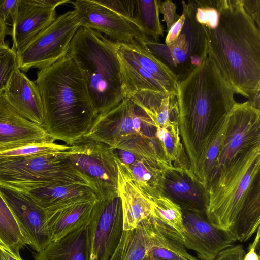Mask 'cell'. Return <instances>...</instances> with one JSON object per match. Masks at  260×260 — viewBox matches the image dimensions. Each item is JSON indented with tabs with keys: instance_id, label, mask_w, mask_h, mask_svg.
Returning a JSON list of instances; mask_svg holds the SVG:
<instances>
[{
	"instance_id": "cell-1",
	"label": "cell",
	"mask_w": 260,
	"mask_h": 260,
	"mask_svg": "<svg viewBox=\"0 0 260 260\" xmlns=\"http://www.w3.org/2000/svg\"><path fill=\"white\" fill-rule=\"evenodd\" d=\"M199 24L208 57L235 93L250 99L260 91V31L241 0H214Z\"/></svg>"
},
{
	"instance_id": "cell-2",
	"label": "cell",
	"mask_w": 260,
	"mask_h": 260,
	"mask_svg": "<svg viewBox=\"0 0 260 260\" xmlns=\"http://www.w3.org/2000/svg\"><path fill=\"white\" fill-rule=\"evenodd\" d=\"M234 94L207 56L199 65L178 76L176 97L180 135L196 176L202 150L236 103Z\"/></svg>"
},
{
	"instance_id": "cell-3",
	"label": "cell",
	"mask_w": 260,
	"mask_h": 260,
	"mask_svg": "<svg viewBox=\"0 0 260 260\" xmlns=\"http://www.w3.org/2000/svg\"><path fill=\"white\" fill-rule=\"evenodd\" d=\"M35 82L43 103L45 128L55 141L70 146L88 133L98 114L84 77L69 53L40 70Z\"/></svg>"
},
{
	"instance_id": "cell-4",
	"label": "cell",
	"mask_w": 260,
	"mask_h": 260,
	"mask_svg": "<svg viewBox=\"0 0 260 260\" xmlns=\"http://www.w3.org/2000/svg\"><path fill=\"white\" fill-rule=\"evenodd\" d=\"M260 145L238 154L209 184L206 215L214 227L234 242L249 240L243 212L250 193L260 179Z\"/></svg>"
},
{
	"instance_id": "cell-5",
	"label": "cell",
	"mask_w": 260,
	"mask_h": 260,
	"mask_svg": "<svg viewBox=\"0 0 260 260\" xmlns=\"http://www.w3.org/2000/svg\"><path fill=\"white\" fill-rule=\"evenodd\" d=\"M68 53L84 77L98 115L125 98L114 42L93 29L80 27L71 41Z\"/></svg>"
},
{
	"instance_id": "cell-6",
	"label": "cell",
	"mask_w": 260,
	"mask_h": 260,
	"mask_svg": "<svg viewBox=\"0 0 260 260\" xmlns=\"http://www.w3.org/2000/svg\"><path fill=\"white\" fill-rule=\"evenodd\" d=\"M156 131L154 123L143 109L131 98H125L109 111L99 115L85 136L113 149L163 157Z\"/></svg>"
},
{
	"instance_id": "cell-7",
	"label": "cell",
	"mask_w": 260,
	"mask_h": 260,
	"mask_svg": "<svg viewBox=\"0 0 260 260\" xmlns=\"http://www.w3.org/2000/svg\"><path fill=\"white\" fill-rule=\"evenodd\" d=\"M79 183L95 192L93 183L74 165L67 151L0 158V186L28 192L51 185Z\"/></svg>"
},
{
	"instance_id": "cell-8",
	"label": "cell",
	"mask_w": 260,
	"mask_h": 260,
	"mask_svg": "<svg viewBox=\"0 0 260 260\" xmlns=\"http://www.w3.org/2000/svg\"><path fill=\"white\" fill-rule=\"evenodd\" d=\"M125 98L141 91L177 94L178 75L143 45L115 42Z\"/></svg>"
},
{
	"instance_id": "cell-9",
	"label": "cell",
	"mask_w": 260,
	"mask_h": 260,
	"mask_svg": "<svg viewBox=\"0 0 260 260\" xmlns=\"http://www.w3.org/2000/svg\"><path fill=\"white\" fill-rule=\"evenodd\" d=\"M75 10L57 17L26 46L16 52L18 68L23 72L31 68H48L64 57L70 43L81 27Z\"/></svg>"
},
{
	"instance_id": "cell-10",
	"label": "cell",
	"mask_w": 260,
	"mask_h": 260,
	"mask_svg": "<svg viewBox=\"0 0 260 260\" xmlns=\"http://www.w3.org/2000/svg\"><path fill=\"white\" fill-rule=\"evenodd\" d=\"M75 167L91 180L97 200L118 195V170L113 149L84 136L76 140L67 151Z\"/></svg>"
},
{
	"instance_id": "cell-11",
	"label": "cell",
	"mask_w": 260,
	"mask_h": 260,
	"mask_svg": "<svg viewBox=\"0 0 260 260\" xmlns=\"http://www.w3.org/2000/svg\"><path fill=\"white\" fill-rule=\"evenodd\" d=\"M123 231L119 194L105 200H96L86 229V260H109Z\"/></svg>"
},
{
	"instance_id": "cell-12",
	"label": "cell",
	"mask_w": 260,
	"mask_h": 260,
	"mask_svg": "<svg viewBox=\"0 0 260 260\" xmlns=\"http://www.w3.org/2000/svg\"><path fill=\"white\" fill-rule=\"evenodd\" d=\"M257 145H260V109L247 101L236 102L226 115L220 152L209 184L238 154Z\"/></svg>"
},
{
	"instance_id": "cell-13",
	"label": "cell",
	"mask_w": 260,
	"mask_h": 260,
	"mask_svg": "<svg viewBox=\"0 0 260 260\" xmlns=\"http://www.w3.org/2000/svg\"><path fill=\"white\" fill-rule=\"evenodd\" d=\"M81 20V27L108 36L115 42L137 43L143 45L149 39L134 22L94 0L70 1Z\"/></svg>"
},
{
	"instance_id": "cell-14",
	"label": "cell",
	"mask_w": 260,
	"mask_h": 260,
	"mask_svg": "<svg viewBox=\"0 0 260 260\" xmlns=\"http://www.w3.org/2000/svg\"><path fill=\"white\" fill-rule=\"evenodd\" d=\"M0 194L14 216L26 245L37 252L51 242L46 212L28 192L0 186Z\"/></svg>"
},
{
	"instance_id": "cell-15",
	"label": "cell",
	"mask_w": 260,
	"mask_h": 260,
	"mask_svg": "<svg viewBox=\"0 0 260 260\" xmlns=\"http://www.w3.org/2000/svg\"><path fill=\"white\" fill-rule=\"evenodd\" d=\"M181 210L184 246L195 251L200 260H214L233 245L234 242L225 232L212 225L205 213Z\"/></svg>"
},
{
	"instance_id": "cell-16",
	"label": "cell",
	"mask_w": 260,
	"mask_h": 260,
	"mask_svg": "<svg viewBox=\"0 0 260 260\" xmlns=\"http://www.w3.org/2000/svg\"><path fill=\"white\" fill-rule=\"evenodd\" d=\"M44 128L21 115L0 93V149L31 143L54 142Z\"/></svg>"
},
{
	"instance_id": "cell-17",
	"label": "cell",
	"mask_w": 260,
	"mask_h": 260,
	"mask_svg": "<svg viewBox=\"0 0 260 260\" xmlns=\"http://www.w3.org/2000/svg\"><path fill=\"white\" fill-rule=\"evenodd\" d=\"M56 18L55 9L42 0H18L10 35L16 52L31 41Z\"/></svg>"
},
{
	"instance_id": "cell-18",
	"label": "cell",
	"mask_w": 260,
	"mask_h": 260,
	"mask_svg": "<svg viewBox=\"0 0 260 260\" xmlns=\"http://www.w3.org/2000/svg\"><path fill=\"white\" fill-rule=\"evenodd\" d=\"M164 196L181 209L206 213L208 193L192 171L173 168L167 171Z\"/></svg>"
},
{
	"instance_id": "cell-19",
	"label": "cell",
	"mask_w": 260,
	"mask_h": 260,
	"mask_svg": "<svg viewBox=\"0 0 260 260\" xmlns=\"http://www.w3.org/2000/svg\"><path fill=\"white\" fill-rule=\"evenodd\" d=\"M8 102L21 115L45 128L44 112L39 88L18 68L4 91Z\"/></svg>"
},
{
	"instance_id": "cell-20",
	"label": "cell",
	"mask_w": 260,
	"mask_h": 260,
	"mask_svg": "<svg viewBox=\"0 0 260 260\" xmlns=\"http://www.w3.org/2000/svg\"><path fill=\"white\" fill-rule=\"evenodd\" d=\"M118 170V191L121 200L123 230L136 228L151 214L152 203L138 188L127 169L116 158Z\"/></svg>"
},
{
	"instance_id": "cell-21",
	"label": "cell",
	"mask_w": 260,
	"mask_h": 260,
	"mask_svg": "<svg viewBox=\"0 0 260 260\" xmlns=\"http://www.w3.org/2000/svg\"><path fill=\"white\" fill-rule=\"evenodd\" d=\"M135 155L131 164L123 166L135 184L150 200L164 196L165 174L173 166L162 157Z\"/></svg>"
},
{
	"instance_id": "cell-22",
	"label": "cell",
	"mask_w": 260,
	"mask_h": 260,
	"mask_svg": "<svg viewBox=\"0 0 260 260\" xmlns=\"http://www.w3.org/2000/svg\"><path fill=\"white\" fill-rule=\"evenodd\" d=\"M28 192L46 211L79 202L97 200L96 194L92 188L79 183L48 186Z\"/></svg>"
},
{
	"instance_id": "cell-23",
	"label": "cell",
	"mask_w": 260,
	"mask_h": 260,
	"mask_svg": "<svg viewBox=\"0 0 260 260\" xmlns=\"http://www.w3.org/2000/svg\"><path fill=\"white\" fill-rule=\"evenodd\" d=\"M147 221L151 241L148 257L152 260H198L187 252L180 234L161 225L150 216Z\"/></svg>"
},
{
	"instance_id": "cell-24",
	"label": "cell",
	"mask_w": 260,
	"mask_h": 260,
	"mask_svg": "<svg viewBox=\"0 0 260 260\" xmlns=\"http://www.w3.org/2000/svg\"><path fill=\"white\" fill-rule=\"evenodd\" d=\"M95 201L79 202L46 211L51 241L58 240L72 231L88 223Z\"/></svg>"
},
{
	"instance_id": "cell-25",
	"label": "cell",
	"mask_w": 260,
	"mask_h": 260,
	"mask_svg": "<svg viewBox=\"0 0 260 260\" xmlns=\"http://www.w3.org/2000/svg\"><path fill=\"white\" fill-rule=\"evenodd\" d=\"M147 113L156 127L178 122L176 95L153 91H141L130 97Z\"/></svg>"
},
{
	"instance_id": "cell-26",
	"label": "cell",
	"mask_w": 260,
	"mask_h": 260,
	"mask_svg": "<svg viewBox=\"0 0 260 260\" xmlns=\"http://www.w3.org/2000/svg\"><path fill=\"white\" fill-rule=\"evenodd\" d=\"M87 224L77 228L58 240L51 241L34 254L35 260H86Z\"/></svg>"
},
{
	"instance_id": "cell-27",
	"label": "cell",
	"mask_w": 260,
	"mask_h": 260,
	"mask_svg": "<svg viewBox=\"0 0 260 260\" xmlns=\"http://www.w3.org/2000/svg\"><path fill=\"white\" fill-rule=\"evenodd\" d=\"M147 219L133 230H123L119 244L109 260H146L151 247Z\"/></svg>"
},
{
	"instance_id": "cell-28",
	"label": "cell",
	"mask_w": 260,
	"mask_h": 260,
	"mask_svg": "<svg viewBox=\"0 0 260 260\" xmlns=\"http://www.w3.org/2000/svg\"><path fill=\"white\" fill-rule=\"evenodd\" d=\"M156 138L167 162L176 169L192 171L181 141L178 122L156 127Z\"/></svg>"
},
{
	"instance_id": "cell-29",
	"label": "cell",
	"mask_w": 260,
	"mask_h": 260,
	"mask_svg": "<svg viewBox=\"0 0 260 260\" xmlns=\"http://www.w3.org/2000/svg\"><path fill=\"white\" fill-rule=\"evenodd\" d=\"M225 117L214 131L198 160L196 177L207 191L219 156L225 128Z\"/></svg>"
},
{
	"instance_id": "cell-30",
	"label": "cell",
	"mask_w": 260,
	"mask_h": 260,
	"mask_svg": "<svg viewBox=\"0 0 260 260\" xmlns=\"http://www.w3.org/2000/svg\"><path fill=\"white\" fill-rule=\"evenodd\" d=\"M161 1L136 0L133 20L142 32L152 40L157 42L164 36V27L159 18Z\"/></svg>"
},
{
	"instance_id": "cell-31",
	"label": "cell",
	"mask_w": 260,
	"mask_h": 260,
	"mask_svg": "<svg viewBox=\"0 0 260 260\" xmlns=\"http://www.w3.org/2000/svg\"><path fill=\"white\" fill-rule=\"evenodd\" d=\"M0 242L17 257L26 245L25 240L11 210L0 194Z\"/></svg>"
},
{
	"instance_id": "cell-32",
	"label": "cell",
	"mask_w": 260,
	"mask_h": 260,
	"mask_svg": "<svg viewBox=\"0 0 260 260\" xmlns=\"http://www.w3.org/2000/svg\"><path fill=\"white\" fill-rule=\"evenodd\" d=\"M151 201L150 216L161 225L174 230L182 236V213L180 206L165 196L155 198Z\"/></svg>"
},
{
	"instance_id": "cell-33",
	"label": "cell",
	"mask_w": 260,
	"mask_h": 260,
	"mask_svg": "<svg viewBox=\"0 0 260 260\" xmlns=\"http://www.w3.org/2000/svg\"><path fill=\"white\" fill-rule=\"evenodd\" d=\"M70 146L55 142L31 143L13 148L0 149V158L25 157L68 150Z\"/></svg>"
},
{
	"instance_id": "cell-34",
	"label": "cell",
	"mask_w": 260,
	"mask_h": 260,
	"mask_svg": "<svg viewBox=\"0 0 260 260\" xmlns=\"http://www.w3.org/2000/svg\"><path fill=\"white\" fill-rule=\"evenodd\" d=\"M18 68L16 51L10 48L0 55V93L4 91L12 75Z\"/></svg>"
},
{
	"instance_id": "cell-35",
	"label": "cell",
	"mask_w": 260,
	"mask_h": 260,
	"mask_svg": "<svg viewBox=\"0 0 260 260\" xmlns=\"http://www.w3.org/2000/svg\"><path fill=\"white\" fill-rule=\"evenodd\" d=\"M95 2L116 13L133 19L136 10V0H94Z\"/></svg>"
},
{
	"instance_id": "cell-36",
	"label": "cell",
	"mask_w": 260,
	"mask_h": 260,
	"mask_svg": "<svg viewBox=\"0 0 260 260\" xmlns=\"http://www.w3.org/2000/svg\"><path fill=\"white\" fill-rule=\"evenodd\" d=\"M176 4L171 0L160 2L159 12L162 15V21L166 24L167 32L180 17L176 13Z\"/></svg>"
},
{
	"instance_id": "cell-37",
	"label": "cell",
	"mask_w": 260,
	"mask_h": 260,
	"mask_svg": "<svg viewBox=\"0 0 260 260\" xmlns=\"http://www.w3.org/2000/svg\"><path fill=\"white\" fill-rule=\"evenodd\" d=\"M18 0H0V19L7 24H12Z\"/></svg>"
},
{
	"instance_id": "cell-38",
	"label": "cell",
	"mask_w": 260,
	"mask_h": 260,
	"mask_svg": "<svg viewBox=\"0 0 260 260\" xmlns=\"http://www.w3.org/2000/svg\"><path fill=\"white\" fill-rule=\"evenodd\" d=\"M185 21V14L182 12L179 19L173 24L167 32L165 44L168 47L173 44L181 34Z\"/></svg>"
},
{
	"instance_id": "cell-39",
	"label": "cell",
	"mask_w": 260,
	"mask_h": 260,
	"mask_svg": "<svg viewBox=\"0 0 260 260\" xmlns=\"http://www.w3.org/2000/svg\"><path fill=\"white\" fill-rule=\"evenodd\" d=\"M242 6L257 26L260 24V0H241Z\"/></svg>"
},
{
	"instance_id": "cell-40",
	"label": "cell",
	"mask_w": 260,
	"mask_h": 260,
	"mask_svg": "<svg viewBox=\"0 0 260 260\" xmlns=\"http://www.w3.org/2000/svg\"><path fill=\"white\" fill-rule=\"evenodd\" d=\"M260 229L256 233V236L248 247L247 252L244 255L243 260H260Z\"/></svg>"
},
{
	"instance_id": "cell-41",
	"label": "cell",
	"mask_w": 260,
	"mask_h": 260,
	"mask_svg": "<svg viewBox=\"0 0 260 260\" xmlns=\"http://www.w3.org/2000/svg\"><path fill=\"white\" fill-rule=\"evenodd\" d=\"M11 30L7 24L0 19V44L5 43V39L8 35H10Z\"/></svg>"
},
{
	"instance_id": "cell-42",
	"label": "cell",
	"mask_w": 260,
	"mask_h": 260,
	"mask_svg": "<svg viewBox=\"0 0 260 260\" xmlns=\"http://www.w3.org/2000/svg\"><path fill=\"white\" fill-rule=\"evenodd\" d=\"M0 250L5 260H22L13 255L4 246L0 245Z\"/></svg>"
},
{
	"instance_id": "cell-43",
	"label": "cell",
	"mask_w": 260,
	"mask_h": 260,
	"mask_svg": "<svg viewBox=\"0 0 260 260\" xmlns=\"http://www.w3.org/2000/svg\"><path fill=\"white\" fill-rule=\"evenodd\" d=\"M10 49L8 45L6 43L0 44V55L3 54Z\"/></svg>"
},
{
	"instance_id": "cell-44",
	"label": "cell",
	"mask_w": 260,
	"mask_h": 260,
	"mask_svg": "<svg viewBox=\"0 0 260 260\" xmlns=\"http://www.w3.org/2000/svg\"><path fill=\"white\" fill-rule=\"evenodd\" d=\"M0 260H5L0 250Z\"/></svg>"
},
{
	"instance_id": "cell-45",
	"label": "cell",
	"mask_w": 260,
	"mask_h": 260,
	"mask_svg": "<svg viewBox=\"0 0 260 260\" xmlns=\"http://www.w3.org/2000/svg\"><path fill=\"white\" fill-rule=\"evenodd\" d=\"M146 260H152L150 258H149V257H147H147H146Z\"/></svg>"
},
{
	"instance_id": "cell-46",
	"label": "cell",
	"mask_w": 260,
	"mask_h": 260,
	"mask_svg": "<svg viewBox=\"0 0 260 260\" xmlns=\"http://www.w3.org/2000/svg\"><path fill=\"white\" fill-rule=\"evenodd\" d=\"M0 245H2V244H1V242H0Z\"/></svg>"
}]
</instances>
